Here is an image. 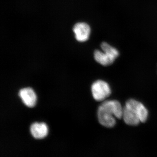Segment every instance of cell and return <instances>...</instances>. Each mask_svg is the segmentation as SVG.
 <instances>
[{"label": "cell", "instance_id": "6da1fadb", "mask_svg": "<svg viewBox=\"0 0 157 157\" xmlns=\"http://www.w3.org/2000/svg\"><path fill=\"white\" fill-rule=\"evenodd\" d=\"M123 108L121 103L116 100L104 101L99 106L98 115L99 122L107 128H112L115 125L116 118H122Z\"/></svg>", "mask_w": 157, "mask_h": 157}, {"label": "cell", "instance_id": "7a4b0ae2", "mask_svg": "<svg viewBox=\"0 0 157 157\" xmlns=\"http://www.w3.org/2000/svg\"><path fill=\"white\" fill-rule=\"evenodd\" d=\"M148 114L147 109L142 103L134 99H130L123 108L122 118L127 124L136 126L140 122H145Z\"/></svg>", "mask_w": 157, "mask_h": 157}, {"label": "cell", "instance_id": "3957f363", "mask_svg": "<svg viewBox=\"0 0 157 157\" xmlns=\"http://www.w3.org/2000/svg\"><path fill=\"white\" fill-rule=\"evenodd\" d=\"M101 48L103 51L97 50L94 53L96 61L103 66H107L112 64L119 56L118 51L114 47L107 42L101 44Z\"/></svg>", "mask_w": 157, "mask_h": 157}, {"label": "cell", "instance_id": "277c9868", "mask_svg": "<svg viewBox=\"0 0 157 157\" xmlns=\"http://www.w3.org/2000/svg\"><path fill=\"white\" fill-rule=\"evenodd\" d=\"M93 98L98 101H104L111 94V89L106 82L98 80L93 83L91 86Z\"/></svg>", "mask_w": 157, "mask_h": 157}, {"label": "cell", "instance_id": "5b68a950", "mask_svg": "<svg viewBox=\"0 0 157 157\" xmlns=\"http://www.w3.org/2000/svg\"><path fill=\"white\" fill-rule=\"evenodd\" d=\"M73 32L75 38L78 42H84L87 41L90 34V28L85 23H78L74 25Z\"/></svg>", "mask_w": 157, "mask_h": 157}, {"label": "cell", "instance_id": "8992f818", "mask_svg": "<svg viewBox=\"0 0 157 157\" xmlns=\"http://www.w3.org/2000/svg\"><path fill=\"white\" fill-rule=\"evenodd\" d=\"M19 96L24 104L29 107L36 105L37 97L33 90L29 87L25 88L19 91Z\"/></svg>", "mask_w": 157, "mask_h": 157}, {"label": "cell", "instance_id": "52a82bcc", "mask_svg": "<svg viewBox=\"0 0 157 157\" xmlns=\"http://www.w3.org/2000/svg\"><path fill=\"white\" fill-rule=\"evenodd\" d=\"M48 132V126L44 123L36 122L31 125V134L36 139H42L46 137Z\"/></svg>", "mask_w": 157, "mask_h": 157}]
</instances>
